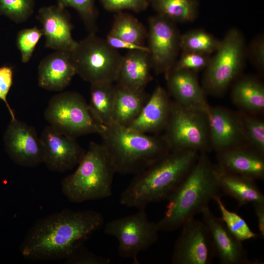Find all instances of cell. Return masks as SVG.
<instances>
[{"label":"cell","instance_id":"6da1fadb","mask_svg":"<svg viewBox=\"0 0 264 264\" xmlns=\"http://www.w3.org/2000/svg\"><path fill=\"white\" fill-rule=\"evenodd\" d=\"M104 224L102 214L93 210L64 209L38 220L20 247L32 261L67 260Z\"/></svg>","mask_w":264,"mask_h":264},{"label":"cell","instance_id":"7a4b0ae2","mask_svg":"<svg viewBox=\"0 0 264 264\" xmlns=\"http://www.w3.org/2000/svg\"><path fill=\"white\" fill-rule=\"evenodd\" d=\"M198 152L171 151L158 161L136 175L122 191L120 203L137 209L150 203L167 200L196 162Z\"/></svg>","mask_w":264,"mask_h":264},{"label":"cell","instance_id":"3957f363","mask_svg":"<svg viewBox=\"0 0 264 264\" xmlns=\"http://www.w3.org/2000/svg\"><path fill=\"white\" fill-rule=\"evenodd\" d=\"M219 169L201 153L185 178L167 199L163 217L156 222L159 231H172L207 207L219 195Z\"/></svg>","mask_w":264,"mask_h":264},{"label":"cell","instance_id":"277c9868","mask_svg":"<svg viewBox=\"0 0 264 264\" xmlns=\"http://www.w3.org/2000/svg\"><path fill=\"white\" fill-rule=\"evenodd\" d=\"M116 173L139 174L171 151L165 136L140 132L114 122L100 134Z\"/></svg>","mask_w":264,"mask_h":264},{"label":"cell","instance_id":"5b68a950","mask_svg":"<svg viewBox=\"0 0 264 264\" xmlns=\"http://www.w3.org/2000/svg\"><path fill=\"white\" fill-rule=\"evenodd\" d=\"M116 173L102 144L91 142L72 174L61 181L62 192L73 203L102 199L110 197Z\"/></svg>","mask_w":264,"mask_h":264},{"label":"cell","instance_id":"8992f818","mask_svg":"<svg viewBox=\"0 0 264 264\" xmlns=\"http://www.w3.org/2000/svg\"><path fill=\"white\" fill-rule=\"evenodd\" d=\"M246 46L240 30L232 28L227 31L204 69L202 88L205 93L222 95L239 77L246 58Z\"/></svg>","mask_w":264,"mask_h":264},{"label":"cell","instance_id":"52a82bcc","mask_svg":"<svg viewBox=\"0 0 264 264\" xmlns=\"http://www.w3.org/2000/svg\"><path fill=\"white\" fill-rule=\"evenodd\" d=\"M78 74L90 84L116 82L123 56L94 33L77 41L71 52Z\"/></svg>","mask_w":264,"mask_h":264},{"label":"cell","instance_id":"ba28073f","mask_svg":"<svg viewBox=\"0 0 264 264\" xmlns=\"http://www.w3.org/2000/svg\"><path fill=\"white\" fill-rule=\"evenodd\" d=\"M44 116L49 125L75 138L100 134L104 128L95 118L84 97L75 91H64L53 96Z\"/></svg>","mask_w":264,"mask_h":264},{"label":"cell","instance_id":"9c48e42d","mask_svg":"<svg viewBox=\"0 0 264 264\" xmlns=\"http://www.w3.org/2000/svg\"><path fill=\"white\" fill-rule=\"evenodd\" d=\"M164 134L171 151L193 150L205 153L211 148L206 113L171 101Z\"/></svg>","mask_w":264,"mask_h":264},{"label":"cell","instance_id":"30bf717a","mask_svg":"<svg viewBox=\"0 0 264 264\" xmlns=\"http://www.w3.org/2000/svg\"><path fill=\"white\" fill-rule=\"evenodd\" d=\"M145 209H138L134 214L113 220L104 229L106 234L117 239L119 256L132 260L135 264L139 263V254L147 250L158 239L157 224L149 219Z\"/></svg>","mask_w":264,"mask_h":264},{"label":"cell","instance_id":"8fae6325","mask_svg":"<svg viewBox=\"0 0 264 264\" xmlns=\"http://www.w3.org/2000/svg\"><path fill=\"white\" fill-rule=\"evenodd\" d=\"M147 38L152 68L157 74L168 73L177 60L180 35L176 23L156 14L148 19Z\"/></svg>","mask_w":264,"mask_h":264},{"label":"cell","instance_id":"7c38bea8","mask_svg":"<svg viewBox=\"0 0 264 264\" xmlns=\"http://www.w3.org/2000/svg\"><path fill=\"white\" fill-rule=\"evenodd\" d=\"M171 257L173 264H209L215 257L211 238L203 221L193 218L181 226Z\"/></svg>","mask_w":264,"mask_h":264},{"label":"cell","instance_id":"4fadbf2b","mask_svg":"<svg viewBox=\"0 0 264 264\" xmlns=\"http://www.w3.org/2000/svg\"><path fill=\"white\" fill-rule=\"evenodd\" d=\"M3 139L7 154L17 165L34 167L44 162L43 144L32 126L16 118L11 119Z\"/></svg>","mask_w":264,"mask_h":264},{"label":"cell","instance_id":"5bb4252c","mask_svg":"<svg viewBox=\"0 0 264 264\" xmlns=\"http://www.w3.org/2000/svg\"><path fill=\"white\" fill-rule=\"evenodd\" d=\"M44 149V162L53 172H65L78 165L85 151L76 138L48 125L40 137Z\"/></svg>","mask_w":264,"mask_h":264},{"label":"cell","instance_id":"9a60e30c","mask_svg":"<svg viewBox=\"0 0 264 264\" xmlns=\"http://www.w3.org/2000/svg\"><path fill=\"white\" fill-rule=\"evenodd\" d=\"M207 115L211 148L218 153L247 146L240 114L223 107H210Z\"/></svg>","mask_w":264,"mask_h":264},{"label":"cell","instance_id":"2e32d148","mask_svg":"<svg viewBox=\"0 0 264 264\" xmlns=\"http://www.w3.org/2000/svg\"><path fill=\"white\" fill-rule=\"evenodd\" d=\"M203 221L209 232L217 257L222 264H254L249 259L242 242L228 230L220 218L215 216L209 206L202 212Z\"/></svg>","mask_w":264,"mask_h":264},{"label":"cell","instance_id":"e0dca14e","mask_svg":"<svg viewBox=\"0 0 264 264\" xmlns=\"http://www.w3.org/2000/svg\"><path fill=\"white\" fill-rule=\"evenodd\" d=\"M37 19L42 25L45 47L56 50L71 52L77 41L72 36L73 25L65 8L52 5L41 8Z\"/></svg>","mask_w":264,"mask_h":264},{"label":"cell","instance_id":"ac0fdd59","mask_svg":"<svg viewBox=\"0 0 264 264\" xmlns=\"http://www.w3.org/2000/svg\"><path fill=\"white\" fill-rule=\"evenodd\" d=\"M196 73L172 69L165 74L167 87L175 102L182 107L207 114L210 106Z\"/></svg>","mask_w":264,"mask_h":264},{"label":"cell","instance_id":"d6986e66","mask_svg":"<svg viewBox=\"0 0 264 264\" xmlns=\"http://www.w3.org/2000/svg\"><path fill=\"white\" fill-rule=\"evenodd\" d=\"M218 167L222 171L254 180L264 178V154L248 146L218 152Z\"/></svg>","mask_w":264,"mask_h":264},{"label":"cell","instance_id":"ffe728a7","mask_svg":"<svg viewBox=\"0 0 264 264\" xmlns=\"http://www.w3.org/2000/svg\"><path fill=\"white\" fill-rule=\"evenodd\" d=\"M75 74L71 52L57 50L41 61L38 85L48 90L61 91L69 85Z\"/></svg>","mask_w":264,"mask_h":264},{"label":"cell","instance_id":"44dd1931","mask_svg":"<svg viewBox=\"0 0 264 264\" xmlns=\"http://www.w3.org/2000/svg\"><path fill=\"white\" fill-rule=\"evenodd\" d=\"M171 101L166 90L157 87L137 117L128 127L146 134L156 133L165 130L168 121Z\"/></svg>","mask_w":264,"mask_h":264},{"label":"cell","instance_id":"7402d4cb","mask_svg":"<svg viewBox=\"0 0 264 264\" xmlns=\"http://www.w3.org/2000/svg\"><path fill=\"white\" fill-rule=\"evenodd\" d=\"M152 63L148 51L130 50L123 56L116 84L134 90H144L152 80Z\"/></svg>","mask_w":264,"mask_h":264},{"label":"cell","instance_id":"603a6c76","mask_svg":"<svg viewBox=\"0 0 264 264\" xmlns=\"http://www.w3.org/2000/svg\"><path fill=\"white\" fill-rule=\"evenodd\" d=\"M231 95L234 103L244 111L258 113L264 110V86L256 77H239L232 84Z\"/></svg>","mask_w":264,"mask_h":264},{"label":"cell","instance_id":"cb8c5ba5","mask_svg":"<svg viewBox=\"0 0 264 264\" xmlns=\"http://www.w3.org/2000/svg\"><path fill=\"white\" fill-rule=\"evenodd\" d=\"M113 121L128 127L137 117L149 95L145 90H132L115 85Z\"/></svg>","mask_w":264,"mask_h":264},{"label":"cell","instance_id":"d4e9b609","mask_svg":"<svg viewBox=\"0 0 264 264\" xmlns=\"http://www.w3.org/2000/svg\"><path fill=\"white\" fill-rule=\"evenodd\" d=\"M219 181L220 190L235 199L239 206L250 203L264 202V195L253 179L224 172L219 169Z\"/></svg>","mask_w":264,"mask_h":264},{"label":"cell","instance_id":"484cf974","mask_svg":"<svg viewBox=\"0 0 264 264\" xmlns=\"http://www.w3.org/2000/svg\"><path fill=\"white\" fill-rule=\"evenodd\" d=\"M90 84V110L97 121L106 126L113 122L115 85L110 82Z\"/></svg>","mask_w":264,"mask_h":264},{"label":"cell","instance_id":"4316f807","mask_svg":"<svg viewBox=\"0 0 264 264\" xmlns=\"http://www.w3.org/2000/svg\"><path fill=\"white\" fill-rule=\"evenodd\" d=\"M150 5L161 16L175 23L193 22L198 17V0H149Z\"/></svg>","mask_w":264,"mask_h":264},{"label":"cell","instance_id":"83f0119b","mask_svg":"<svg viewBox=\"0 0 264 264\" xmlns=\"http://www.w3.org/2000/svg\"><path fill=\"white\" fill-rule=\"evenodd\" d=\"M108 34L137 44L144 45L148 32L144 25L134 16L121 11L115 15Z\"/></svg>","mask_w":264,"mask_h":264},{"label":"cell","instance_id":"f1b7e54d","mask_svg":"<svg viewBox=\"0 0 264 264\" xmlns=\"http://www.w3.org/2000/svg\"><path fill=\"white\" fill-rule=\"evenodd\" d=\"M221 40L203 29L191 30L180 35L182 52H192L211 55L220 46Z\"/></svg>","mask_w":264,"mask_h":264},{"label":"cell","instance_id":"f546056e","mask_svg":"<svg viewBox=\"0 0 264 264\" xmlns=\"http://www.w3.org/2000/svg\"><path fill=\"white\" fill-rule=\"evenodd\" d=\"M214 200L221 213V220L228 230L238 240L242 242L259 237V234L253 232L242 218L226 207L219 195L215 197Z\"/></svg>","mask_w":264,"mask_h":264},{"label":"cell","instance_id":"4dcf8cb0","mask_svg":"<svg viewBox=\"0 0 264 264\" xmlns=\"http://www.w3.org/2000/svg\"><path fill=\"white\" fill-rule=\"evenodd\" d=\"M244 137L248 146L260 153L264 154V122L254 116L242 113L240 114Z\"/></svg>","mask_w":264,"mask_h":264},{"label":"cell","instance_id":"1f68e13d","mask_svg":"<svg viewBox=\"0 0 264 264\" xmlns=\"http://www.w3.org/2000/svg\"><path fill=\"white\" fill-rule=\"evenodd\" d=\"M35 0H0V15L17 23L26 21L32 15Z\"/></svg>","mask_w":264,"mask_h":264},{"label":"cell","instance_id":"d6a6232c","mask_svg":"<svg viewBox=\"0 0 264 264\" xmlns=\"http://www.w3.org/2000/svg\"><path fill=\"white\" fill-rule=\"evenodd\" d=\"M57 5L63 7H71L78 13L89 33H95L98 12L95 0H58Z\"/></svg>","mask_w":264,"mask_h":264},{"label":"cell","instance_id":"836d02e7","mask_svg":"<svg viewBox=\"0 0 264 264\" xmlns=\"http://www.w3.org/2000/svg\"><path fill=\"white\" fill-rule=\"evenodd\" d=\"M43 35L42 29L35 26L20 30L17 36V45L22 62L27 63L32 57L36 46Z\"/></svg>","mask_w":264,"mask_h":264},{"label":"cell","instance_id":"e575fe53","mask_svg":"<svg viewBox=\"0 0 264 264\" xmlns=\"http://www.w3.org/2000/svg\"><path fill=\"white\" fill-rule=\"evenodd\" d=\"M211 57L209 55L182 52L180 57L176 61L172 69H185L197 72L205 68Z\"/></svg>","mask_w":264,"mask_h":264},{"label":"cell","instance_id":"d590c367","mask_svg":"<svg viewBox=\"0 0 264 264\" xmlns=\"http://www.w3.org/2000/svg\"><path fill=\"white\" fill-rule=\"evenodd\" d=\"M103 7L107 11L119 12L131 10L141 12L150 5L149 0H100Z\"/></svg>","mask_w":264,"mask_h":264},{"label":"cell","instance_id":"8d00e7d4","mask_svg":"<svg viewBox=\"0 0 264 264\" xmlns=\"http://www.w3.org/2000/svg\"><path fill=\"white\" fill-rule=\"evenodd\" d=\"M246 57L255 67L262 73L264 71V36L260 34L255 37L246 46Z\"/></svg>","mask_w":264,"mask_h":264},{"label":"cell","instance_id":"74e56055","mask_svg":"<svg viewBox=\"0 0 264 264\" xmlns=\"http://www.w3.org/2000/svg\"><path fill=\"white\" fill-rule=\"evenodd\" d=\"M65 262L68 264H109L110 260L89 251L84 246L65 260Z\"/></svg>","mask_w":264,"mask_h":264},{"label":"cell","instance_id":"f35d334b","mask_svg":"<svg viewBox=\"0 0 264 264\" xmlns=\"http://www.w3.org/2000/svg\"><path fill=\"white\" fill-rule=\"evenodd\" d=\"M13 71L11 67H0V99L5 104L11 119H16L14 111L9 104L7 97L13 84Z\"/></svg>","mask_w":264,"mask_h":264},{"label":"cell","instance_id":"ab89813d","mask_svg":"<svg viewBox=\"0 0 264 264\" xmlns=\"http://www.w3.org/2000/svg\"><path fill=\"white\" fill-rule=\"evenodd\" d=\"M107 43L115 49H127L130 50H141L149 52L148 46L139 45L108 34L105 39Z\"/></svg>","mask_w":264,"mask_h":264},{"label":"cell","instance_id":"60d3db41","mask_svg":"<svg viewBox=\"0 0 264 264\" xmlns=\"http://www.w3.org/2000/svg\"><path fill=\"white\" fill-rule=\"evenodd\" d=\"M254 211L257 218L258 226L260 235L264 237V202L253 203Z\"/></svg>","mask_w":264,"mask_h":264}]
</instances>
